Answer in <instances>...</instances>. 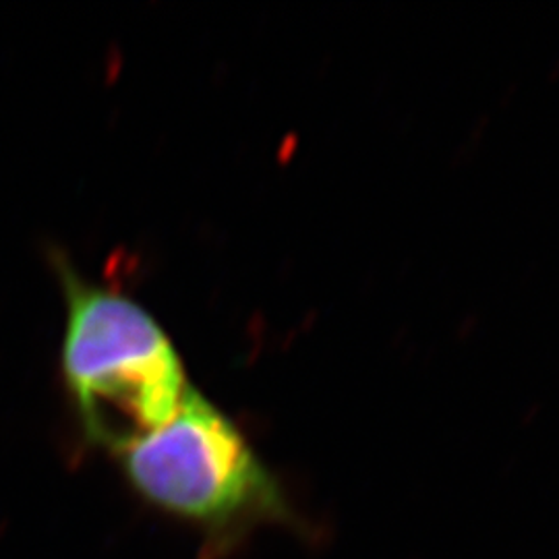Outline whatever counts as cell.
I'll list each match as a JSON object with an SVG mask.
<instances>
[{
    "mask_svg": "<svg viewBox=\"0 0 559 559\" xmlns=\"http://www.w3.org/2000/svg\"><path fill=\"white\" fill-rule=\"evenodd\" d=\"M62 373L92 440L120 452L175 417L189 383L173 342L135 300L62 267Z\"/></svg>",
    "mask_w": 559,
    "mask_h": 559,
    "instance_id": "obj_1",
    "label": "cell"
},
{
    "mask_svg": "<svg viewBox=\"0 0 559 559\" xmlns=\"http://www.w3.org/2000/svg\"><path fill=\"white\" fill-rule=\"evenodd\" d=\"M120 456L145 500L210 533L288 514L276 480L239 427L191 385L175 417Z\"/></svg>",
    "mask_w": 559,
    "mask_h": 559,
    "instance_id": "obj_2",
    "label": "cell"
}]
</instances>
